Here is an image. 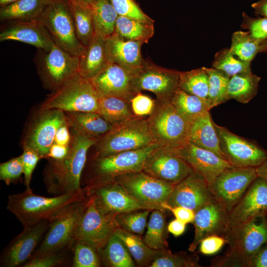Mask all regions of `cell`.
<instances>
[{"label": "cell", "instance_id": "cell-42", "mask_svg": "<svg viewBox=\"0 0 267 267\" xmlns=\"http://www.w3.org/2000/svg\"><path fill=\"white\" fill-rule=\"evenodd\" d=\"M213 67L229 77L238 74L251 73V62L241 60L234 55L229 48H224L215 55Z\"/></svg>", "mask_w": 267, "mask_h": 267}, {"label": "cell", "instance_id": "cell-27", "mask_svg": "<svg viewBox=\"0 0 267 267\" xmlns=\"http://www.w3.org/2000/svg\"><path fill=\"white\" fill-rule=\"evenodd\" d=\"M105 40L95 35L79 57L78 73L90 80L98 74L108 64Z\"/></svg>", "mask_w": 267, "mask_h": 267}, {"label": "cell", "instance_id": "cell-44", "mask_svg": "<svg viewBox=\"0 0 267 267\" xmlns=\"http://www.w3.org/2000/svg\"><path fill=\"white\" fill-rule=\"evenodd\" d=\"M198 257L189 255L186 252L172 253L170 250H165L156 258L149 267H198Z\"/></svg>", "mask_w": 267, "mask_h": 267}, {"label": "cell", "instance_id": "cell-40", "mask_svg": "<svg viewBox=\"0 0 267 267\" xmlns=\"http://www.w3.org/2000/svg\"><path fill=\"white\" fill-rule=\"evenodd\" d=\"M178 88L188 93L207 100L209 76L204 67L180 72Z\"/></svg>", "mask_w": 267, "mask_h": 267}, {"label": "cell", "instance_id": "cell-8", "mask_svg": "<svg viewBox=\"0 0 267 267\" xmlns=\"http://www.w3.org/2000/svg\"><path fill=\"white\" fill-rule=\"evenodd\" d=\"M38 20L55 44L74 56H80L85 47L77 37L66 0H51Z\"/></svg>", "mask_w": 267, "mask_h": 267}, {"label": "cell", "instance_id": "cell-57", "mask_svg": "<svg viewBox=\"0 0 267 267\" xmlns=\"http://www.w3.org/2000/svg\"><path fill=\"white\" fill-rule=\"evenodd\" d=\"M70 148V145L65 146L53 143L45 158L51 161H61L68 154Z\"/></svg>", "mask_w": 267, "mask_h": 267}, {"label": "cell", "instance_id": "cell-3", "mask_svg": "<svg viewBox=\"0 0 267 267\" xmlns=\"http://www.w3.org/2000/svg\"><path fill=\"white\" fill-rule=\"evenodd\" d=\"M224 237L229 250L213 266L246 267L249 259L267 243V216L230 227Z\"/></svg>", "mask_w": 267, "mask_h": 267}, {"label": "cell", "instance_id": "cell-50", "mask_svg": "<svg viewBox=\"0 0 267 267\" xmlns=\"http://www.w3.org/2000/svg\"><path fill=\"white\" fill-rule=\"evenodd\" d=\"M241 27L246 30L255 40L263 42L267 40V18H255L243 12Z\"/></svg>", "mask_w": 267, "mask_h": 267}, {"label": "cell", "instance_id": "cell-18", "mask_svg": "<svg viewBox=\"0 0 267 267\" xmlns=\"http://www.w3.org/2000/svg\"><path fill=\"white\" fill-rule=\"evenodd\" d=\"M142 171L156 178L175 185L194 171L175 148L159 146L147 157Z\"/></svg>", "mask_w": 267, "mask_h": 267}, {"label": "cell", "instance_id": "cell-15", "mask_svg": "<svg viewBox=\"0 0 267 267\" xmlns=\"http://www.w3.org/2000/svg\"><path fill=\"white\" fill-rule=\"evenodd\" d=\"M257 177L255 167L232 166L222 171L209 187L229 213Z\"/></svg>", "mask_w": 267, "mask_h": 267}, {"label": "cell", "instance_id": "cell-58", "mask_svg": "<svg viewBox=\"0 0 267 267\" xmlns=\"http://www.w3.org/2000/svg\"><path fill=\"white\" fill-rule=\"evenodd\" d=\"M186 224L185 223L176 219L169 223L167 225V229L169 232L175 237H178L184 233L186 228Z\"/></svg>", "mask_w": 267, "mask_h": 267}, {"label": "cell", "instance_id": "cell-32", "mask_svg": "<svg viewBox=\"0 0 267 267\" xmlns=\"http://www.w3.org/2000/svg\"><path fill=\"white\" fill-rule=\"evenodd\" d=\"M98 113L112 127L121 125L135 117L132 111L130 101L100 93Z\"/></svg>", "mask_w": 267, "mask_h": 267}, {"label": "cell", "instance_id": "cell-37", "mask_svg": "<svg viewBox=\"0 0 267 267\" xmlns=\"http://www.w3.org/2000/svg\"><path fill=\"white\" fill-rule=\"evenodd\" d=\"M261 78L252 73L231 76L225 95L226 101L234 99L241 103H247L257 94Z\"/></svg>", "mask_w": 267, "mask_h": 267}, {"label": "cell", "instance_id": "cell-47", "mask_svg": "<svg viewBox=\"0 0 267 267\" xmlns=\"http://www.w3.org/2000/svg\"><path fill=\"white\" fill-rule=\"evenodd\" d=\"M71 246L59 251L34 254L22 267H54L64 265L66 262L65 251Z\"/></svg>", "mask_w": 267, "mask_h": 267}, {"label": "cell", "instance_id": "cell-55", "mask_svg": "<svg viewBox=\"0 0 267 267\" xmlns=\"http://www.w3.org/2000/svg\"><path fill=\"white\" fill-rule=\"evenodd\" d=\"M246 267H267V243L262 246L249 259Z\"/></svg>", "mask_w": 267, "mask_h": 267}, {"label": "cell", "instance_id": "cell-24", "mask_svg": "<svg viewBox=\"0 0 267 267\" xmlns=\"http://www.w3.org/2000/svg\"><path fill=\"white\" fill-rule=\"evenodd\" d=\"M176 149L178 155L195 172L202 176L209 185L222 171L232 166L214 152L189 142Z\"/></svg>", "mask_w": 267, "mask_h": 267}, {"label": "cell", "instance_id": "cell-51", "mask_svg": "<svg viewBox=\"0 0 267 267\" xmlns=\"http://www.w3.org/2000/svg\"><path fill=\"white\" fill-rule=\"evenodd\" d=\"M132 111L136 117L143 118L153 112L156 100L141 92L137 93L130 101Z\"/></svg>", "mask_w": 267, "mask_h": 267}, {"label": "cell", "instance_id": "cell-48", "mask_svg": "<svg viewBox=\"0 0 267 267\" xmlns=\"http://www.w3.org/2000/svg\"><path fill=\"white\" fill-rule=\"evenodd\" d=\"M22 174L23 168L21 155L0 164V179L7 185L22 181Z\"/></svg>", "mask_w": 267, "mask_h": 267}, {"label": "cell", "instance_id": "cell-13", "mask_svg": "<svg viewBox=\"0 0 267 267\" xmlns=\"http://www.w3.org/2000/svg\"><path fill=\"white\" fill-rule=\"evenodd\" d=\"M88 197L86 208L77 227L74 241L87 244L99 252L120 227L115 221V216L101 213L97 209L94 199Z\"/></svg>", "mask_w": 267, "mask_h": 267}, {"label": "cell", "instance_id": "cell-16", "mask_svg": "<svg viewBox=\"0 0 267 267\" xmlns=\"http://www.w3.org/2000/svg\"><path fill=\"white\" fill-rule=\"evenodd\" d=\"M86 194L92 197L102 213L117 214L139 210H146L120 184L113 179L94 182L84 188Z\"/></svg>", "mask_w": 267, "mask_h": 267}, {"label": "cell", "instance_id": "cell-2", "mask_svg": "<svg viewBox=\"0 0 267 267\" xmlns=\"http://www.w3.org/2000/svg\"><path fill=\"white\" fill-rule=\"evenodd\" d=\"M84 188L73 192L45 197L26 190L8 196L6 209L26 227L50 221L59 213L86 196Z\"/></svg>", "mask_w": 267, "mask_h": 267}, {"label": "cell", "instance_id": "cell-46", "mask_svg": "<svg viewBox=\"0 0 267 267\" xmlns=\"http://www.w3.org/2000/svg\"><path fill=\"white\" fill-rule=\"evenodd\" d=\"M73 251L72 267H98L100 260L98 251L85 243L74 241L72 245Z\"/></svg>", "mask_w": 267, "mask_h": 267}, {"label": "cell", "instance_id": "cell-53", "mask_svg": "<svg viewBox=\"0 0 267 267\" xmlns=\"http://www.w3.org/2000/svg\"><path fill=\"white\" fill-rule=\"evenodd\" d=\"M226 243L224 237L212 235L207 236L201 240L199 251L204 255H212L219 251Z\"/></svg>", "mask_w": 267, "mask_h": 267}, {"label": "cell", "instance_id": "cell-9", "mask_svg": "<svg viewBox=\"0 0 267 267\" xmlns=\"http://www.w3.org/2000/svg\"><path fill=\"white\" fill-rule=\"evenodd\" d=\"M88 200L86 196L49 221L45 233L33 255L59 251L71 246Z\"/></svg>", "mask_w": 267, "mask_h": 267}, {"label": "cell", "instance_id": "cell-41", "mask_svg": "<svg viewBox=\"0 0 267 267\" xmlns=\"http://www.w3.org/2000/svg\"><path fill=\"white\" fill-rule=\"evenodd\" d=\"M261 44L253 39L248 31H238L232 35L229 49L239 59L251 62L260 52Z\"/></svg>", "mask_w": 267, "mask_h": 267}, {"label": "cell", "instance_id": "cell-30", "mask_svg": "<svg viewBox=\"0 0 267 267\" xmlns=\"http://www.w3.org/2000/svg\"><path fill=\"white\" fill-rule=\"evenodd\" d=\"M51 0H18L1 6V21L38 20Z\"/></svg>", "mask_w": 267, "mask_h": 267}, {"label": "cell", "instance_id": "cell-49", "mask_svg": "<svg viewBox=\"0 0 267 267\" xmlns=\"http://www.w3.org/2000/svg\"><path fill=\"white\" fill-rule=\"evenodd\" d=\"M110 0L119 16L154 22V20L145 14L134 0Z\"/></svg>", "mask_w": 267, "mask_h": 267}, {"label": "cell", "instance_id": "cell-45", "mask_svg": "<svg viewBox=\"0 0 267 267\" xmlns=\"http://www.w3.org/2000/svg\"><path fill=\"white\" fill-rule=\"evenodd\" d=\"M150 210L124 212L117 214L115 220L120 228L126 231L142 234L147 224V219Z\"/></svg>", "mask_w": 267, "mask_h": 267}, {"label": "cell", "instance_id": "cell-31", "mask_svg": "<svg viewBox=\"0 0 267 267\" xmlns=\"http://www.w3.org/2000/svg\"><path fill=\"white\" fill-rule=\"evenodd\" d=\"M154 33V22L118 16L113 35L125 41L147 43Z\"/></svg>", "mask_w": 267, "mask_h": 267}, {"label": "cell", "instance_id": "cell-17", "mask_svg": "<svg viewBox=\"0 0 267 267\" xmlns=\"http://www.w3.org/2000/svg\"><path fill=\"white\" fill-rule=\"evenodd\" d=\"M180 72L168 69L145 59L133 74V84L137 93L143 90L153 92L158 100H170L178 88Z\"/></svg>", "mask_w": 267, "mask_h": 267}, {"label": "cell", "instance_id": "cell-61", "mask_svg": "<svg viewBox=\"0 0 267 267\" xmlns=\"http://www.w3.org/2000/svg\"><path fill=\"white\" fill-rule=\"evenodd\" d=\"M17 0H0V7L12 3Z\"/></svg>", "mask_w": 267, "mask_h": 267}, {"label": "cell", "instance_id": "cell-38", "mask_svg": "<svg viewBox=\"0 0 267 267\" xmlns=\"http://www.w3.org/2000/svg\"><path fill=\"white\" fill-rule=\"evenodd\" d=\"M104 264L112 267H134L135 264L123 241L114 233L99 251Z\"/></svg>", "mask_w": 267, "mask_h": 267}, {"label": "cell", "instance_id": "cell-22", "mask_svg": "<svg viewBox=\"0 0 267 267\" xmlns=\"http://www.w3.org/2000/svg\"><path fill=\"white\" fill-rule=\"evenodd\" d=\"M267 215V180L257 177L229 212V228Z\"/></svg>", "mask_w": 267, "mask_h": 267}, {"label": "cell", "instance_id": "cell-10", "mask_svg": "<svg viewBox=\"0 0 267 267\" xmlns=\"http://www.w3.org/2000/svg\"><path fill=\"white\" fill-rule=\"evenodd\" d=\"M34 60L43 86L52 92L78 73L79 57L56 44L49 51L38 49Z\"/></svg>", "mask_w": 267, "mask_h": 267}, {"label": "cell", "instance_id": "cell-19", "mask_svg": "<svg viewBox=\"0 0 267 267\" xmlns=\"http://www.w3.org/2000/svg\"><path fill=\"white\" fill-rule=\"evenodd\" d=\"M195 235L188 250L193 252L203 238L212 235L224 237L229 228V212L214 198L195 212Z\"/></svg>", "mask_w": 267, "mask_h": 267}, {"label": "cell", "instance_id": "cell-34", "mask_svg": "<svg viewBox=\"0 0 267 267\" xmlns=\"http://www.w3.org/2000/svg\"><path fill=\"white\" fill-rule=\"evenodd\" d=\"M170 101L189 124L210 110L207 99L188 93L179 88L174 92Z\"/></svg>", "mask_w": 267, "mask_h": 267}, {"label": "cell", "instance_id": "cell-43", "mask_svg": "<svg viewBox=\"0 0 267 267\" xmlns=\"http://www.w3.org/2000/svg\"><path fill=\"white\" fill-rule=\"evenodd\" d=\"M204 69L209 76L208 102L210 110L226 102L225 95L230 77L213 67Z\"/></svg>", "mask_w": 267, "mask_h": 267}, {"label": "cell", "instance_id": "cell-60", "mask_svg": "<svg viewBox=\"0 0 267 267\" xmlns=\"http://www.w3.org/2000/svg\"><path fill=\"white\" fill-rule=\"evenodd\" d=\"M258 177L267 180V159L256 168Z\"/></svg>", "mask_w": 267, "mask_h": 267}, {"label": "cell", "instance_id": "cell-35", "mask_svg": "<svg viewBox=\"0 0 267 267\" xmlns=\"http://www.w3.org/2000/svg\"><path fill=\"white\" fill-rule=\"evenodd\" d=\"M95 33L105 39L114 33L118 15L110 0H90Z\"/></svg>", "mask_w": 267, "mask_h": 267}, {"label": "cell", "instance_id": "cell-12", "mask_svg": "<svg viewBox=\"0 0 267 267\" xmlns=\"http://www.w3.org/2000/svg\"><path fill=\"white\" fill-rule=\"evenodd\" d=\"M159 145L156 143L138 149L95 156L91 164L92 177L87 184L110 180L126 173L142 171L149 155Z\"/></svg>", "mask_w": 267, "mask_h": 267}, {"label": "cell", "instance_id": "cell-52", "mask_svg": "<svg viewBox=\"0 0 267 267\" xmlns=\"http://www.w3.org/2000/svg\"><path fill=\"white\" fill-rule=\"evenodd\" d=\"M21 155L23 168L24 182L26 190H31V181L33 173L39 161L42 159L40 155L34 151L24 148Z\"/></svg>", "mask_w": 267, "mask_h": 267}, {"label": "cell", "instance_id": "cell-56", "mask_svg": "<svg viewBox=\"0 0 267 267\" xmlns=\"http://www.w3.org/2000/svg\"><path fill=\"white\" fill-rule=\"evenodd\" d=\"M70 126L67 120L57 129L54 143L65 146H70L72 140V134L70 133Z\"/></svg>", "mask_w": 267, "mask_h": 267}, {"label": "cell", "instance_id": "cell-23", "mask_svg": "<svg viewBox=\"0 0 267 267\" xmlns=\"http://www.w3.org/2000/svg\"><path fill=\"white\" fill-rule=\"evenodd\" d=\"M99 93L130 101L136 94L133 84V74L118 64L109 62L90 80Z\"/></svg>", "mask_w": 267, "mask_h": 267}, {"label": "cell", "instance_id": "cell-33", "mask_svg": "<svg viewBox=\"0 0 267 267\" xmlns=\"http://www.w3.org/2000/svg\"><path fill=\"white\" fill-rule=\"evenodd\" d=\"M74 21L77 37L87 46L95 35L93 17L89 4L76 0H66Z\"/></svg>", "mask_w": 267, "mask_h": 267}, {"label": "cell", "instance_id": "cell-54", "mask_svg": "<svg viewBox=\"0 0 267 267\" xmlns=\"http://www.w3.org/2000/svg\"><path fill=\"white\" fill-rule=\"evenodd\" d=\"M167 210L170 211L176 219L187 224L192 223L195 216V212L191 209L182 207H168Z\"/></svg>", "mask_w": 267, "mask_h": 267}, {"label": "cell", "instance_id": "cell-62", "mask_svg": "<svg viewBox=\"0 0 267 267\" xmlns=\"http://www.w3.org/2000/svg\"><path fill=\"white\" fill-rule=\"evenodd\" d=\"M267 51V40L262 42L261 46V52Z\"/></svg>", "mask_w": 267, "mask_h": 267}, {"label": "cell", "instance_id": "cell-7", "mask_svg": "<svg viewBox=\"0 0 267 267\" xmlns=\"http://www.w3.org/2000/svg\"><path fill=\"white\" fill-rule=\"evenodd\" d=\"M112 179L122 185L144 209L164 212L167 201L175 185L142 171L119 175Z\"/></svg>", "mask_w": 267, "mask_h": 267}, {"label": "cell", "instance_id": "cell-25", "mask_svg": "<svg viewBox=\"0 0 267 267\" xmlns=\"http://www.w3.org/2000/svg\"><path fill=\"white\" fill-rule=\"evenodd\" d=\"M0 33V41H17L38 49L49 51L55 44L50 35L39 20L8 21Z\"/></svg>", "mask_w": 267, "mask_h": 267}, {"label": "cell", "instance_id": "cell-26", "mask_svg": "<svg viewBox=\"0 0 267 267\" xmlns=\"http://www.w3.org/2000/svg\"><path fill=\"white\" fill-rule=\"evenodd\" d=\"M142 43L125 41L112 35L105 40L109 62L116 63L133 74L143 64Z\"/></svg>", "mask_w": 267, "mask_h": 267}, {"label": "cell", "instance_id": "cell-1", "mask_svg": "<svg viewBox=\"0 0 267 267\" xmlns=\"http://www.w3.org/2000/svg\"><path fill=\"white\" fill-rule=\"evenodd\" d=\"M72 140L67 156L59 161H48L44 171L47 191L55 195L82 189L81 178L89 148L97 140L71 129Z\"/></svg>", "mask_w": 267, "mask_h": 267}, {"label": "cell", "instance_id": "cell-4", "mask_svg": "<svg viewBox=\"0 0 267 267\" xmlns=\"http://www.w3.org/2000/svg\"><path fill=\"white\" fill-rule=\"evenodd\" d=\"M99 93L90 80L77 73L42 103L40 108L55 109L64 112H97Z\"/></svg>", "mask_w": 267, "mask_h": 267}, {"label": "cell", "instance_id": "cell-63", "mask_svg": "<svg viewBox=\"0 0 267 267\" xmlns=\"http://www.w3.org/2000/svg\"><path fill=\"white\" fill-rule=\"evenodd\" d=\"M76 0L79 1H81V2H83L87 3V4H89V1H90V0Z\"/></svg>", "mask_w": 267, "mask_h": 267}, {"label": "cell", "instance_id": "cell-36", "mask_svg": "<svg viewBox=\"0 0 267 267\" xmlns=\"http://www.w3.org/2000/svg\"><path fill=\"white\" fill-rule=\"evenodd\" d=\"M114 234L123 241L136 264L140 266L149 267L151 263L166 250L151 249L137 234L120 228H117Z\"/></svg>", "mask_w": 267, "mask_h": 267}, {"label": "cell", "instance_id": "cell-59", "mask_svg": "<svg viewBox=\"0 0 267 267\" xmlns=\"http://www.w3.org/2000/svg\"><path fill=\"white\" fill-rule=\"evenodd\" d=\"M251 6L257 14L267 18V0H260L253 3Z\"/></svg>", "mask_w": 267, "mask_h": 267}, {"label": "cell", "instance_id": "cell-28", "mask_svg": "<svg viewBox=\"0 0 267 267\" xmlns=\"http://www.w3.org/2000/svg\"><path fill=\"white\" fill-rule=\"evenodd\" d=\"M189 142L224 159L209 111L200 115L189 124Z\"/></svg>", "mask_w": 267, "mask_h": 267}, {"label": "cell", "instance_id": "cell-14", "mask_svg": "<svg viewBox=\"0 0 267 267\" xmlns=\"http://www.w3.org/2000/svg\"><path fill=\"white\" fill-rule=\"evenodd\" d=\"M224 159L236 167H255L267 159V151L254 142L238 136L213 121Z\"/></svg>", "mask_w": 267, "mask_h": 267}, {"label": "cell", "instance_id": "cell-64", "mask_svg": "<svg viewBox=\"0 0 267 267\" xmlns=\"http://www.w3.org/2000/svg\"></svg>", "mask_w": 267, "mask_h": 267}, {"label": "cell", "instance_id": "cell-11", "mask_svg": "<svg viewBox=\"0 0 267 267\" xmlns=\"http://www.w3.org/2000/svg\"><path fill=\"white\" fill-rule=\"evenodd\" d=\"M66 120L65 113L62 110L40 107L27 125L22 140L23 149H31L41 158H45L57 129Z\"/></svg>", "mask_w": 267, "mask_h": 267}, {"label": "cell", "instance_id": "cell-29", "mask_svg": "<svg viewBox=\"0 0 267 267\" xmlns=\"http://www.w3.org/2000/svg\"><path fill=\"white\" fill-rule=\"evenodd\" d=\"M70 127L97 140L105 134L112 126L97 112H65Z\"/></svg>", "mask_w": 267, "mask_h": 267}, {"label": "cell", "instance_id": "cell-21", "mask_svg": "<svg viewBox=\"0 0 267 267\" xmlns=\"http://www.w3.org/2000/svg\"><path fill=\"white\" fill-rule=\"evenodd\" d=\"M214 198L207 182L193 171L174 185L167 201L166 209L182 206L195 212Z\"/></svg>", "mask_w": 267, "mask_h": 267}, {"label": "cell", "instance_id": "cell-20", "mask_svg": "<svg viewBox=\"0 0 267 267\" xmlns=\"http://www.w3.org/2000/svg\"><path fill=\"white\" fill-rule=\"evenodd\" d=\"M48 221H42L24 227L4 249L0 257V267H16L24 264L33 255L47 230Z\"/></svg>", "mask_w": 267, "mask_h": 267}, {"label": "cell", "instance_id": "cell-39", "mask_svg": "<svg viewBox=\"0 0 267 267\" xmlns=\"http://www.w3.org/2000/svg\"><path fill=\"white\" fill-rule=\"evenodd\" d=\"M147 231L143 239L145 244L157 250L167 249L168 229L164 212L154 210L147 224Z\"/></svg>", "mask_w": 267, "mask_h": 267}, {"label": "cell", "instance_id": "cell-6", "mask_svg": "<svg viewBox=\"0 0 267 267\" xmlns=\"http://www.w3.org/2000/svg\"><path fill=\"white\" fill-rule=\"evenodd\" d=\"M154 143L147 119L135 116L113 127L97 140L94 146L95 156L103 157L138 149Z\"/></svg>", "mask_w": 267, "mask_h": 267}, {"label": "cell", "instance_id": "cell-5", "mask_svg": "<svg viewBox=\"0 0 267 267\" xmlns=\"http://www.w3.org/2000/svg\"><path fill=\"white\" fill-rule=\"evenodd\" d=\"M146 119L153 140L159 145L178 149L189 142V124L170 100L156 99L155 108Z\"/></svg>", "mask_w": 267, "mask_h": 267}]
</instances>
